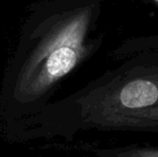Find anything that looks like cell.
I'll use <instances>...</instances> for the list:
<instances>
[{
    "label": "cell",
    "mask_w": 158,
    "mask_h": 157,
    "mask_svg": "<svg viewBox=\"0 0 158 157\" xmlns=\"http://www.w3.org/2000/svg\"><path fill=\"white\" fill-rule=\"evenodd\" d=\"M156 1H158V0H156Z\"/></svg>",
    "instance_id": "cell-3"
},
{
    "label": "cell",
    "mask_w": 158,
    "mask_h": 157,
    "mask_svg": "<svg viewBox=\"0 0 158 157\" xmlns=\"http://www.w3.org/2000/svg\"><path fill=\"white\" fill-rule=\"evenodd\" d=\"M77 60L69 27L60 26L53 3L45 0L30 12L4 76L1 101L19 108L46 102L54 86Z\"/></svg>",
    "instance_id": "cell-1"
},
{
    "label": "cell",
    "mask_w": 158,
    "mask_h": 157,
    "mask_svg": "<svg viewBox=\"0 0 158 157\" xmlns=\"http://www.w3.org/2000/svg\"><path fill=\"white\" fill-rule=\"evenodd\" d=\"M121 102L127 108H143L156 102L158 89L153 83L137 80L128 83L121 92Z\"/></svg>",
    "instance_id": "cell-2"
}]
</instances>
